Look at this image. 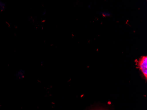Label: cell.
I'll return each mask as SVG.
<instances>
[{
  "mask_svg": "<svg viewBox=\"0 0 147 110\" xmlns=\"http://www.w3.org/2000/svg\"><path fill=\"white\" fill-rule=\"evenodd\" d=\"M137 65L140 71H142L145 79L147 78V57L143 56L140 58L137 62Z\"/></svg>",
  "mask_w": 147,
  "mask_h": 110,
  "instance_id": "cell-1",
  "label": "cell"
},
{
  "mask_svg": "<svg viewBox=\"0 0 147 110\" xmlns=\"http://www.w3.org/2000/svg\"><path fill=\"white\" fill-rule=\"evenodd\" d=\"M5 5L3 2L0 1V10L1 11H3L5 10Z\"/></svg>",
  "mask_w": 147,
  "mask_h": 110,
  "instance_id": "cell-2",
  "label": "cell"
},
{
  "mask_svg": "<svg viewBox=\"0 0 147 110\" xmlns=\"http://www.w3.org/2000/svg\"><path fill=\"white\" fill-rule=\"evenodd\" d=\"M45 12H45H45H44L43 14L44 15L45 14Z\"/></svg>",
  "mask_w": 147,
  "mask_h": 110,
  "instance_id": "cell-3",
  "label": "cell"
}]
</instances>
